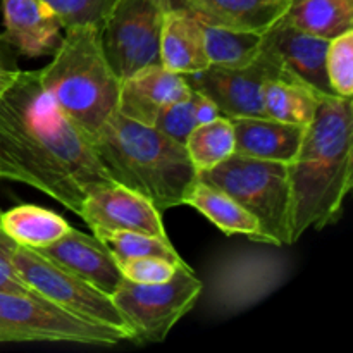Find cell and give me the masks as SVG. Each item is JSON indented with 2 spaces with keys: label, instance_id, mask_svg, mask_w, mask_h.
Returning <instances> with one entry per match:
<instances>
[{
  "label": "cell",
  "instance_id": "cell-1",
  "mask_svg": "<svg viewBox=\"0 0 353 353\" xmlns=\"http://www.w3.org/2000/svg\"><path fill=\"white\" fill-rule=\"evenodd\" d=\"M0 179L33 186L74 214L92 186L112 181L38 71H21L0 95Z\"/></svg>",
  "mask_w": 353,
  "mask_h": 353
},
{
  "label": "cell",
  "instance_id": "cell-2",
  "mask_svg": "<svg viewBox=\"0 0 353 353\" xmlns=\"http://www.w3.org/2000/svg\"><path fill=\"white\" fill-rule=\"evenodd\" d=\"M290 245L307 231L324 230L343 214L353 186V103L324 95L307 124L296 157L288 164Z\"/></svg>",
  "mask_w": 353,
  "mask_h": 353
},
{
  "label": "cell",
  "instance_id": "cell-3",
  "mask_svg": "<svg viewBox=\"0 0 353 353\" xmlns=\"http://www.w3.org/2000/svg\"><path fill=\"white\" fill-rule=\"evenodd\" d=\"M90 143L112 181L143 195L161 212L183 205L199 176L185 145L117 110Z\"/></svg>",
  "mask_w": 353,
  "mask_h": 353
},
{
  "label": "cell",
  "instance_id": "cell-4",
  "mask_svg": "<svg viewBox=\"0 0 353 353\" xmlns=\"http://www.w3.org/2000/svg\"><path fill=\"white\" fill-rule=\"evenodd\" d=\"M55 105L92 140L117 110L121 79L110 68L99 24L65 28L50 64L38 69Z\"/></svg>",
  "mask_w": 353,
  "mask_h": 353
},
{
  "label": "cell",
  "instance_id": "cell-5",
  "mask_svg": "<svg viewBox=\"0 0 353 353\" xmlns=\"http://www.w3.org/2000/svg\"><path fill=\"white\" fill-rule=\"evenodd\" d=\"M199 178L233 196L261 224L265 243L290 245L288 164L231 154Z\"/></svg>",
  "mask_w": 353,
  "mask_h": 353
},
{
  "label": "cell",
  "instance_id": "cell-6",
  "mask_svg": "<svg viewBox=\"0 0 353 353\" xmlns=\"http://www.w3.org/2000/svg\"><path fill=\"white\" fill-rule=\"evenodd\" d=\"M0 240L16 274L33 292L72 316L116 327L130 334L131 341L137 340L128 321L114 303L112 296L100 292L99 288L62 269L61 265L54 264L33 248L12 241L3 231Z\"/></svg>",
  "mask_w": 353,
  "mask_h": 353
},
{
  "label": "cell",
  "instance_id": "cell-7",
  "mask_svg": "<svg viewBox=\"0 0 353 353\" xmlns=\"http://www.w3.org/2000/svg\"><path fill=\"white\" fill-rule=\"evenodd\" d=\"M117 345L131 336L116 327L85 321L65 312L43 296L0 292V343Z\"/></svg>",
  "mask_w": 353,
  "mask_h": 353
},
{
  "label": "cell",
  "instance_id": "cell-8",
  "mask_svg": "<svg viewBox=\"0 0 353 353\" xmlns=\"http://www.w3.org/2000/svg\"><path fill=\"white\" fill-rule=\"evenodd\" d=\"M202 292L203 283L185 262L164 283H133L123 279L112 300L137 340L161 343L179 319L193 309Z\"/></svg>",
  "mask_w": 353,
  "mask_h": 353
},
{
  "label": "cell",
  "instance_id": "cell-9",
  "mask_svg": "<svg viewBox=\"0 0 353 353\" xmlns=\"http://www.w3.org/2000/svg\"><path fill=\"white\" fill-rule=\"evenodd\" d=\"M172 0H116L100 26L103 54L119 79L161 64L164 14Z\"/></svg>",
  "mask_w": 353,
  "mask_h": 353
},
{
  "label": "cell",
  "instance_id": "cell-10",
  "mask_svg": "<svg viewBox=\"0 0 353 353\" xmlns=\"http://www.w3.org/2000/svg\"><path fill=\"white\" fill-rule=\"evenodd\" d=\"M290 274L285 255H233L217 264L210 285V303L219 314L234 316L252 309L279 290Z\"/></svg>",
  "mask_w": 353,
  "mask_h": 353
},
{
  "label": "cell",
  "instance_id": "cell-11",
  "mask_svg": "<svg viewBox=\"0 0 353 353\" xmlns=\"http://www.w3.org/2000/svg\"><path fill=\"white\" fill-rule=\"evenodd\" d=\"M185 76L190 88L212 100L221 116L230 117H262L264 102L262 90L265 81L283 78L274 64L264 55L243 68L214 65ZM285 79V78H283Z\"/></svg>",
  "mask_w": 353,
  "mask_h": 353
},
{
  "label": "cell",
  "instance_id": "cell-12",
  "mask_svg": "<svg viewBox=\"0 0 353 353\" xmlns=\"http://www.w3.org/2000/svg\"><path fill=\"white\" fill-rule=\"evenodd\" d=\"M78 216L92 231H137L152 236H168L161 210L143 195L116 181L92 186Z\"/></svg>",
  "mask_w": 353,
  "mask_h": 353
},
{
  "label": "cell",
  "instance_id": "cell-13",
  "mask_svg": "<svg viewBox=\"0 0 353 353\" xmlns=\"http://www.w3.org/2000/svg\"><path fill=\"white\" fill-rule=\"evenodd\" d=\"M327 43L330 40L296 30L279 19L264 33L261 54L278 68L285 79L302 83L324 95H334L326 72Z\"/></svg>",
  "mask_w": 353,
  "mask_h": 353
},
{
  "label": "cell",
  "instance_id": "cell-14",
  "mask_svg": "<svg viewBox=\"0 0 353 353\" xmlns=\"http://www.w3.org/2000/svg\"><path fill=\"white\" fill-rule=\"evenodd\" d=\"M33 250L110 296L124 279L105 243L95 234H86L74 228H69L68 233L54 243Z\"/></svg>",
  "mask_w": 353,
  "mask_h": 353
},
{
  "label": "cell",
  "instance_id": "cell-15",
  "mask_svg": "<svg viewBox=\"0 0 353 353\" xmlns=\"http://www.w3.org/2000/svg\"><path fill=\"white\" fill-rule=\"evenodd\" d=\"M192 95L185 76L162 64L148 65L121 79L117 112L140 124L154 126L165 107Z\"/></svg>",
  "mask_w": 353,
  "mask_h": 353
},
{
  "label": "cell",
  "instance_id": "cell-16",
  "mask_svg": "<svg viewBox=\"0 0 353 353\" xmlns=\"http://www.w3.org/2000/svg\"><path fill=\"white\" fill-rule=\"evenodd\" d=\"M6 38L19 55L54 54L62 40V24L43 0H2Z\"/></svg>",
  "mask_w": 353,
  "mask_h": 353
},
{
  "label": "cell",
  "instance_id": "cell-17",
  "mask_svg": "<svg viewBox=\"0 0 353 353\" xmlns=\"http://www.w3.org/2000/svg\"><path fill=\"white\" fill-rule=\"evenodd\" d=\"M234 154L290 164L305 137L302 124L283 123L271 117H234Z\"/></svg>",
  "mask_w": 353,
  "mask_h": 353
},
{
  "label": "cell",
  "instance_id": "cell-18",
  "mask_svg": "<svg viewBox=\"0 0 353 353\" xmlns=\"http://www.w3.org/2000/svg\"><path fill=\"white\" fill-rule=\"evenodd\" d=\"M200 21L233 31L264 34L288 12L293 0H183Z\"/></svg>",
  "mask_w": 353,
  "mask_h": 353
},
{
  "label": "cell",
  "instance_id": "cell-19",
  "mask_svg": "<svg viewBox=\"0 0 353 353\" xmlns=\"http://www.w3.org/2000/svg\"><path fill=\"white\" fill-rule=\"evenodd\" d=\"M161 64L179 74L202 71L210 62L202 21L186 7H169L161 33Z\"/></svg>",
  "mask_w": 353,
  "mask_h": 353
},
{
  "label": "cell",
  "instance_id": "cell-20",
  "mask_svg": "<svg viewBox=\"0 0 353 353\" xmlns=\"http://www.w3.org/2000/svg\"><path fill=\"white\" fill-rule=\"evenodd\" d=\"M183 205H190L199 210L224 234H245L257 243H265L259 221L233 196L217 186L202 181L199 176L186 190Z\"/></svg>",
  "mask_w": 353,
  "mask_h": 353
},
{
  "label": "cell",
  "instance_id": "cell-21",
  "mask_svg": "<svg viewBox=\"0 0 353 353\" xmlns=\"http://www.w3.org/2000/svg\"><path fill=\"white\" fill-rule=\"evenodd\" d=\"M0 228L16 243L41 248L64 236L71 226L64 217L43 207L17 205L0 212Z\"/></svg>",
  "mask_w": 353,
  "mask_h": 353
},
{
  "label": "cell",
  "instance_id": "cell-22",
  "mask_svg": "<svg viewBox=\"0 0 353 353\" xmlns=\"http://www.w3.org/2000/svg\"><path fill=\"white\" fill-rule=\"evenodd\" d=\"M283 19L296 30L331 40L353 30V0H293Z\"/></svg>",
  "mask_w": 353,
  "mask_h": 353
},
{
  "label": "cell",
  "instance_id": "cell-23",
  "mask_svg": "<svg viewBox=\"0 0 353 353\" xmlns=\"http://www.w3.org/2000/svg\"><path fill=\"white\" fill-rule=\"evenodd\" d=\"M323 97L324 93L292 79H269L262 90L264 114L283 123L307 126L316 116Z\"/></svg>",
  "mask_w": 353,
  "mask_h": 353
},
{
  "label": "cell",
  "instance_id": "cell-24",
  "mask_svg": "<svg viewBox=\"0 0 353 353\" xmlns=\"http://www.w3.org/2000/svg\"><path fill=\"white\" fill-rule=\"evenodd\" d=\"M193 168L205 172L234 154V128L230 117L219 116L193 128L185 141Z\"/></svg>",
  "mask_w": 353,
  "mask_h": 353
},
{
  "label": "cell",
  "instance_id": "cell-25",
  "mask_svg": "<svg viewBox=\"0 0 353 353\" xmlns=\"http://www.w3.org/2000/svg\"><path fill=\"white\" fill-rule=\"evenodd\" d=\"M203 41L209 62L226 68H243L257 61L261 55L264 34L233 31L221 26H212L202 21Z\"/></svg>",
  "mask_w": 353,
  "mask_h": 353
},
{
  "label": "cell",
  "instance_id": "cell-26",
  "mask_svg": "<svg viewBox=\"0 0 353 353\" xmlns=\"http://www.w3.org/2000/svg\"><path fill=\"white\" fill-rule=\"evenodd\" d=\"M100 241L105 243L110 254L117 262L131 257H161L172 262L176 265L185 264L179 257L178 250L172 247L168 236H152V234L137 233V231H109L95 230L93 231Z\"/></svg>",
  "mask_w": 353,
  "mask_h": 353
},
{
  "label": "cell",
  "instance_id": "cell-27",
  "mask_svg": "<svg viewBox=\"0 0 353 353\" xmlns=\"http://www.w3.org/2000/svg\"><path fill=\"white\" fill-rule=\"evenodd\" d=\"M326 72L331 92L338 97L353 95V30L331 38L326 52Z\"/></svg>",
  "mask_w": 353,
  "mask_h": 353
},
{
  "label": "cell",
  "instance_id": "cell-28",
  "mask_svg": "<svg viewBox=\"0 0 353 353\" xmlns=\"http://www.w3.org/2000/svg\"><path fill=\"white\" fill-rule=\"evenodd\" d=\"M61 19L62 28L99 24L112 9L116 0H43Z\"/></svg>",
  "mask_w": 353,
  "mask_h": 353
},
{
  "label": "cell",
  "instance_id": "cell-29",
  "mask_svg": "<svg viewBox=\"0 0 353 353\" xmlns=\"http://www.w3.org/2000/svg\"><path fill=\"white\" fill-rule=\"evenodd\" d=\"M196 116H195V99L192 95L185 100L172 103V105L165 107L161 114H159L157 121L154 123L155 130L164 133L165 137L172 138L178 143L185 145L186 138L192 133L193 128H196Z\"/></svg>",
  "mask_w": 353,
  "mask_h": 353
},
{
  "label": "cell",
  "instance_id": "cell-30",
  "mask_svg": "<svg viewBox=\"0 0 353 353\" xmlns=\"http://www.w3.org/2000/svg\"><path fill=\"white\" fill-rule=\"evenodd\" d=\"M123 278L133 283H164L174 274L178 265L161 257H131L117 262Z\"/></svg>",
  "mask_w": 353,
  "mask_h": 353
},
{
  "label": "cell",
  "instance_id": "cell-31",
  "mask_svg": "<svg viewBox=\"0 0 353 353\" xmlns=\"http://www.w3.org/2000/svg\"><path fill=\"white\" fill-rule=\"evenodd\" d=\"M19 52L16 50L12 43L6 38V34H0V95L14 83V79L19 76L23 69L17 65Z\"/></svg>",
  "mask_w": 353,
  "mask_h": 353
},
{
  "label": "cell",
  "instance_id": "cell-32",
  "mask_svg": "<svg viewBox=\"0 0 353 353\" xmlns=\"http://www.w3.org/2000/svg\"><path fill=\"white\" fill-rule=\"evenodd\" d=\"M0 238H2V228H0ZM0 292H14V293H28V295H38L37 292L30 288L19 276L16 274L14 268L10 265L6 252L2 248L0 240ZM40 296V295H38Z\"/></svg>",
  "mask_w": 353,
  "mask_h": 353
},
{
  "label": "cell",
  "instance_id": "cell-33",
  "mask_svg": "<svg viewBox=\"0 0 353 353\" xmlns=\"http://www.w3.org/2000/svg\"><path fill=\"white\" fill-rule=\"evenodd\" d=\"M193 99H195V116H196V124L209 123V121L216 119L221 116L219 109L216 107V103L210 99H207L202 93L195 92L193 90Z\"/></svg>",
  "mask_w": 353,
  "mask_h": 353
}]
</instances>
